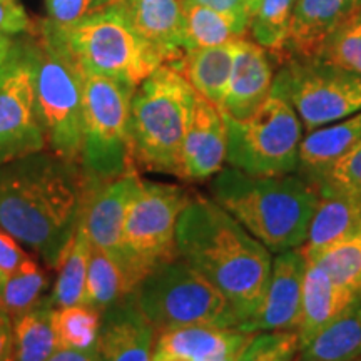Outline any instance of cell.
<instances>
[{
	"mask_svg": "<svg viewBox=\"0 0 361 361\" xmlns=\"http://www.w3.org/2000/svg\"><path fill=\"white\" fill-rule=\"evenodd\" d=\"M340 286L361 298V229L329 246L314 259Z\"/></svg>",
	"mask_w": 361,
	"mask_h": 361,
	"instance_id": "836d02e7",
	"label": "cell"
},
{
	"mask_svg": "<svg viewBox=\"0 0 361 361\" xmlns=\"http://www.w3.org/2000/svg\"><path fill=\"white\" fill-rule=\"evenodd\" d=\"M238 358H226V360H211V361H236Z\"/></svg>",
	"mask_w": 361,
	"mask_h": 361,
	"instance_id": "bcb514c9",
	"label": "cell"
},
{
	"mask_svg": "<svg viewBox=\"0 0 361 361\" xmlns=\"http://www.w3.org/2000/svg\"><path fill=\"white\" fill-rule=\"evenodd\" d=\"M238 42L188 51L178 64H174L200 96L218 107L223 104L231 78Z\"/></svg>",
	"mask_w": 361,
	"mask_h": 361,
	"instance_id": "cb8c5ba5",
	"label": "cell"
},
{
	"mask_svg": "<svg viewBox=\"0 0 361 361\" xmlns=\"http://www.w3.org/2000/svg\"><path fill=\"white\" fill-rule=\"evenodd\" d=\"M133 94V85L84 71L80 168L92 183L135 169L129 139Z\"/></svg>",
	"mask_w": 361,
	"mask_h": 361,
	"instance_id": "9c48e42d",
	"label": "cell"
},
{
	"mask_svg": "<svg viewBox=\"0 0 361 361\" xmlns=\"http://www.w3.org/2000/svg\"><path fill=\"white\" fill-rule=\"evenodd\" d=\"M47 361H99L96 350H71L57 348Z\"/></svg>",
	"mask_w": 361,
	"mask_h": 361,
	"instance_id": "b9f144b4",
	"label": "cell"
},
{
	"mask_svg": "<svg viewBox=\"0 0 361 361\" xmlns=\"http://www.w3.org/2000/svg\"><path fill=\"white\" fill-rule=\"evenodd\" d=\"M211 197L271 255L305 245L319 194L303 176H252L226 166L211 179Z\"/></svg>",
	"mask_w": 361,
	"mask_h": 361,
	"instance_id": "3957f363",
	"label": "cell"
},
{
	"mask_svg": "<svg viewBox=\"0 0 361 361\" xmlns=\"http://www.w3.org/2000/svg\"><path fill=\"white\" fill-rule=\"evenodd\" d=\"M139 184L141 178L135 169L106 183H94L80 216V224L90 245L109 252L117 261L121 258L126 214Z\"/></svg>",
	"mask_w": 361,
	"mask_h": 361,
	"instance_id": "9a60e30c",
	"label": "cell"
},
{
	"mask_svg": "<svg viewBox=\"0 0 361 361\" xmlns=\"http://www.w3.org/2000/svg\"><path fill=\"white\" fill-rule=\"evenodd\" d=\"M361 356V298L310 340L296 361H351Z\"/></svg>",
	"mask_w": 361,
	"mask_h": 361,
	"instance_id": "d4e9b609",
	"label": "cell"
},
{
	"mask_svg": "<svg viewBox=\"0 0 361 361\" xmlns=\"http://www.w3.org/2000/svg\"><path fill=\"white\" fill-rule=\"evenodd\" d=\"M90 241L82 224L72 234L64 252L56 266L57 278L54 283L52 295L49 296L54 308H64L84 303L85 279H87Z\"/></svg>",
	"mask_w": 361,
	"mask_h": 361,
	"instance_id": "f1b7e54d",
	"label": "cell"
},
{
	"mask_svg": "<svg viewBox=\"0 0 361 361\" xmlns=\"http://www.w3.org/2000/svg\"><path fill=\"white\" fill-rule=\"evenodd\" d=\"M296 0H261L252 13L250 32L252 40L269 56L283 62Z\"/></svg>",
	"mask_w": 361,
	"mask_h": 361,
	"instance_id": "4dcf8cb0",
	"label": "cell"
},
{
	"mask_svg": "<svg viewBox=\"0 0 361 361\" xmlns=\"http://www.w3.org/2000/svg\"><path fill=\"white\" fill-rule=\"evenodd\" d=\"M191 197L183 186L141 179L126 214L119 258L134 290L149 271L178 258L176 226Z\"/></svg>",
	"mask_w": 361,
	"mask_h": 361,
	"instance_id": "30bf717a",
	"label": "cell"
},
{
	"mask_svg": "<svg viewBox=\"0 0 361 361\" xmlns=\"http://www.w3.org/2000/svg\"><path fill=\"white\" fill-rule=\"evenodd\" d=\"M250 24L214 8L184 0V49L218 47L246 39Z\"/></svg>",
	"mask_w": 361,
	"mask_h": 361,
	"instance_id": "4316f807",
	"label": "cell"
},
{
	"mask_svg": "<svg viewBox=\"0 0 361 361\" xmlns=\"http://www.w3.org/2000/svg\"><path fill=\"white\" fill-rule=\"evenodd\" d=\"M13 40L11 37H0V64L6 61L8 51H11Z\"/></svg>",
	"mask_w": 361,
	"mask_h": 361,
	"instance_id": "7bdbcfd3",
	"label": "cell"
},
{
	"mask_svg": "<svg viewBox=\"0 0 361 361\" xmlns=\"http://www.w3.org/2000/svg\"><path fill=\"white\" fill-rule=\"evenodd\" d=\"M306 268L308 259L300 247L274 255L263 300L239 329L251 335L295 331L300 322Z\"/></svg>",
	"mask_w": 361,
	"mask_h": 361,
	"instance_id": "4fadbf2b",
	"label": "cell"
},
{
	"mask_svg": "<svg viewBox=\"0 0 361 361\" xmlns=\"http://www.w3.org/2000/svg\"><path fill=\"white\" fill-rule=\"evenodd\" d=\"M308 180L319 196H338L361 202V142L326 171Z\"/></svg>",
	"mask_w": 361,
	"mask_h": 361,
	"instance_id": "e575fe53",
	"label": "cell"
},
{
	"mask_svg": "<svg viewBox=\"0 0 361 361\" xmlns=\"http://www.w3.org/2000/svg\"><path fill=\"white\" fill-rule=\"evenodd\" d=\"M361 229V202L338 196H319L308 238L300 247L305 258L314 261L329 246Z\"/></svg>",
	"mask_w": 361,
	"mask_h": 361,
	"instance_id": "603a6c76",
	"label": "cell"
},
{
	"mask_svg": "<svg viewBox=\"0 0 361 361\" xmlns=\"http://www.w3.org/2000/svg\"><path fill=\"white\" fill-rule=\"evenodd\" d=\"M59 30L85 72L117 79L134 89L162 66L117 4L94 8L75 24Z\"/></svg>",
	"mask_w": 361,
	"mask_h": 361,
	"instance_id": "ba28073f",
	"label": "cell"
},
{
	"mask_svg": "<svg viewBox=\"0 0 361 361\" xmlns=\"http://www.w3.org/2000/svg\"><path fill=\"white\" fill-rule=\"evenodd\" d=\"M139 308L156 331L180 326L239 328L231 303L186 261H166L134 290Z\"/></svg>",
	"mask_w": 361,
	"mask_h": 361,
	"instance_id": "8992f818",
	"label": "cell"
},
{
	"mask_svg": "<svg viewBox=\"0 0 361 361\" xmlns=\"http://www.w3.org/2000/svg\"><path fill=\"white\" fill-rule=\"evenodd\" d=\"M300 341L296 331L255 333L236 361H296Z\"/></svg>",
	"mask_w": 361,
	"mask_h": 361,
	"instance_id": "d590c367",
	"label": "cell"
},
{
	"mask_svg": "<svg viewBox=\"0 0 361 361\" xmlns=\"http://www.w3.org/2000/svg\"><path fill=\"white\" fill-rule=\"evenodd\" d=\"M228 126L218 106L196 92L191 123L179 157L178 178L200 183L226 168Z\"/></svg>",
	"mask_w": 361,
	"mask_h": 361,
	"instance_id": "5bb4252c",
	"label": "cell"
},
{
	"mask_svg": "<svg viewBox=\"0 0 361 361\" xmlns=\"http://www.w3.org/2000/svg\"><path fill=\"white\" fill-rule=\"evenodd\" d=\"M29 258L19 246V241L0 228V281L13 273Z\"/></svg>",
	"mask_w": 361,
	"mask_h": 361,
	"instance_id": "f35d334b",
	"label": "cell"
},
{
	"mask_svg": "<svg viewBox=\"0 0 361 361\" xmlns=\"http://www.w3.org/2000/svg\"><path fill=\"white\" fill-rule=\"evenodd\" d=\"M251 333L239 328L180 326L157 331L152 361H211L238 358Z\"/></svg>",
	"mask_w": 361,
	"mask_h": 361,
	"instance_id": "d6986e66",
	"label": "cell"
},
{
	"mask_svg": "<svg viewBox=\"0 0 361 361\" xmlns=\"http://www.w3.org/2000/svg\"><path fill=\"white\" fill-rule=\"evenodd\" d=\"M358 296L343 288L314 261H308L303 296H301L300 322L296 326L300 350L318 335L324 326L350 308Z\"/></svg>",
	"mask_w": 361,
	"mask_h": 361,
	"instance_id": "44dd1931",
	"label": "cell"
},
{
	"mask_svg": "<svg viewBox=\"0 0 361 361\" xmlns=\"http://www.w3.org/2000/svg\"><path fill=\"white\" fill-rule=\"evenodd\" d=\"M169 361H186V360H169Z\"/></svg>",
	"mask_w": 361,
	"mask_h": 361,
	"instance_id": "7dc6e473",
	"label": "cell"
},
{
	"mask_svg": "<svg viewBox=\"0 0 361 361\" xmlns=\"http://www.w3.org/2000/svg\"><path fill=\"white\" fill-rule=\"evenodd\" d=\"M306 133L361 111V75L318 59L293 57L274 78Z\"/></svg>",
	"mask_w": 361,
	"mask_h": 361,
	"instance_id": "8fae6325",
	"label": "cell"
},
{
	"mask_svg": "<svg viewBox=\"0 0 361 361\" xmlns=\"http://www.w3.org/2000/svg\"><path fill=\"white\" fill-rule=\"evenodd\" d=\"M92 180L80 164L39 151L0 164V228L56 266L78 229Z\"/></svg>",
	"mask_w": 361,
	"mask_h": 361,
	"instance_id": "6da1fadb",
	"label": "cell"
},
{
	"mask_svg": "<svg viewBox=\"0 0 361 361\" xmlns=\"http://www.w3.org/2000/svg\"><path fill=\"white\" fill-rule=\"evenodd\" d=\"M274 78L269 54L256 42L239 40L221 112L236 121L250 117L268 99Z\"/></svg>",
	"mask_w": 361,
	"mask_h": 361,
	"instance_id": "ac0fdd59",
	"label": "cell"
},
{
	"mask_svg": "<svg viewBox=\"0 0 361 361\" xmlns=\"http://www.w3.org/2000/svg\"><path fill=\"white\" fill-rule=\"evenodd\" d=\"M34 72L35 111L49 151L80 164L84 69L51 20L27 34Z\"/></svg>",
	"mask_w": 361,
	"mask_h": 361,
	"instance_id": "277c9868",
	"label": "cell"
},
{
	"mask_svg": "<svg viewBox=\"0 0 361 361\" xmlns=\"http://www.w3.org/2000/svg\"><path fill=\"white\" fill-rule=\"evenodd\" d=\"M47 283V274L37 261L27 258L0 283V310L16 319L44 300Z\"/></svg>",
	"mask_w": 361,
	"mask_h": 361,
	"instance_id": "f546056e",
	"label": "cell"
},
{
	"mask_svg": "<svg viewBox=\"0 0 361 361\" xmlns=\"http://www.w3.org/2000/svg\"><path fill=\"white\" fill-rule=\"evenodd\" d=\"M45 147L35 111L32 59L24 39L12 44L0 66V164Z\"/></svg>",
	"mask_w": 361,
	"mask_h": 361,
	"instance_id": "7c38bea8",
	"label": "cell"
},
{
	"mask_svg": "<svg viewBox=\"0 0 361 361\" xmlns=\"http://www.w3.org/2000/svg\"><path fill=\"white\" fill-rule=\"evenodd\" d=\"M176 250L223 293L239 326L258 310L273 255L213 197L192 192L176 226Z\"/></svg>",
	"mask_w": 361,
	"mask_h": 361,
	"instance_id": "7a4b0ae2",
	"label": "cell"
},
{
	"mask_svg": "<svg viewBox=\"0 0 361 361\" xmlns=\"http://www.w3.org/2000/svg\"><path fill=\"white\" fill-rule=\"evenodd\" d=\"M112 2H116V0H94V8L109 6V4H112Z\"/></svg>",
	"mask_w": 361,
	"mask_h": 361,
	"instance_id": "f6af8a7d",
	"label": "cell"
},
{
	"mask_svg": "<svg viewBox=\"0 0 361 361\" xmlns=\"http://www.w3.org/2000/svg\"><path fill=\"white\" fill-rule=\"evenodd\" d=\"M0 361H13L12 319L0 310Z\"/></svg>",
	"mask_w": 361,
	"mask_h": 361,
	"instance_id": "60d3db41",
	"label": "cell"
},
{
	"mask_svg": "<svg viewBox=\"0 0 361 361\" xmlns=\"http://www.w3.org/2000/svg\"><path fill=\"white\" fill-rule=\"evenodd\" d=\"M246 4H247V8H250V12H251V17H252V13L256 12V8H258V6L261 4V0H246Z\"/></svg>",
	"mask_w": 361,
	"mask_h": 361,
	"instance_id": "ee69618b",
	"label": "cell"
},
{
	"mask_svg": "<svg viewBox=\"0 0 361 361\" xmlns=\"http://www.w3.org/2000/svg\"><path fill=\"white\" fill-rule=\"evenodd\" d=\"M34 22L16 0H0V37L32 32Z\"/></svg>",
	"mask_w": 361,
	"mask_h": 361,
	"instance_id": "74e56055",
	"label": "cell"
},
{
	"mask_svg": "<svg viewBox=\"0 0 361 361\" xmlns=\"http://www.w3.org/2000/svg\"><path fill=\"white\" fill-rule=\"evenodd\" d=\"M52 313L51 298L45 296L32 310L12 319L13 361H47L59 348Z\"/></svg>",
	"mask_w": 361,
	"mask_h": 361,
	"instance_id": "484cf974",
	"label": "cell"
},
{
	"mask_svg": "<svg viewBox=\"0 0 361 361\" xmlns=\"http://www.w3.org/2000/svg\"><path fill=\"white\" fill-rule=\"evenodd\" d=\"M54 329L59 348L96 350L101 313L89 305L54 308Z\"/></svg>",
	"mask_w": 361,
	"mask_h": 361,
	"instance_id": "1f68e13d",
	"label": "cell"
},
{
	"mask_svg": "<svg viewBox=\"0 0 361 361\" xmlns=\"http://www.w3.org/2000/svg\"><path fill=\"white\" fill-rule=\"evenodd\" d=\"M126 20L162 64H178L184 49V0H116Z\"/></svg>",
	"mask_w": 361,
	"mask_h": 361,
	"instance_id": "e0dca14e",
	"label": "cell"
},
{
	"mask_svg": "<svg viewBox=\"0 0 361 361\" xmlns=\"http://www.w3.org/2000/svg\"><path fill=\"white\" fill-rule=\"evenodd\" d=\"M49 20L59 27H69L94 11V0H45Z\"/></svg>",
	"mask_w": 361,
	"mask_h": 361,
	"instance_id": "8d00e7d4",
	"label": "cell"
},
{
	"mask_svg": "<svg viewBox=\"0 0 361 361\" xmlns=\"http://www.w3.org/2000/svg\"><path fill=\"white\" fill-rule=\"evenodd\" d=\"M189 2L214 8V11L226 13V16H231L234 19L251 24V12L247 8L246 0H189Z\"/></svg>",
	"mask_w": 361,
	"mask_h": 361,
	"instance_id": "ab89813d",
	"label": "cell"
},
{
	"mask_svg": "<svg viewBox=\"0 0 361 361\" xmlns=\"http://www.w3.org/2000/svg\"><path fill=\"white\" fill-rule=\"evenodd\" d=\"M358 8L361 0H296L283 62L314 57L324 39Z\"/></svg>",
	"mask_w": 361,
	"mask_h": 361,
	"instance_id": "ffe728a7",
	"label": "cell"
},
{
	"mask_svg": "<svg viewBox=\"0 0 361 361\" xmlns=\"http://www.w3.org/2000/svg\"><path fill=\"white\" fill-rule=\"evenodd\" d=\"M156 328L130 293L101 313L96 343L99 361H152Z\"/></svg>",
	"mask_w": 361,
	"mask_h": 361,
	"instance_id": "2e32d148",
	"label": "cell"
},
{
	"mask_svg": "<svg viewBox=\"0 0 361 361\" xmlns=\"http://www.w3.org/2000/svg\"><path fill=\"white\" fill-rule=\"evenodd\" d=\"M0 283H2V281H0Z\"/></svg>",
	"mask_w": 361,
	"mask_h": 361,
	"instance_id": "f907efd6",
	"label": "cell"
},
{
	"mask_svg": "<svg viewBox=\"0 0 361 361\" xmlns=\"http://www.w3.org/2000/svg\"><path fill=\"white\" fill-rule=\"evenodd\" d=\"M130 293H134V288L119 261L101 247L90 245L84 305L102 313Z\"/></svg>",
	"mask_w": 361,
	"mask_h": 361,
	"instance_id": "83f0119b",
	"label": "cell"
},
{
	"mask_svg": "<svg viewBox=\"0 0 361 361\" xmlns=\"http://www.w3.org/2000/svg\"><path fill=\"white\" fill-rule=\"evenodd\" d=\"M361 142V111L338 123L323 126L303 135L298 174L310 179L322 174Z\"/></svg>",
	"mask_w": 361,
	"mask_h": 361,
	"instance_id": "7402d4cb",
	"label": "cell"
},
{
	"mask_svg": "<svg viewBox=\"0 0 361 361\" xmlns=\"http://www.w3.org/2000/svg\"><path fill=\"white\" fill-rule=\"evenodd\" d=\"M0 66H2V64H0Z\"/></svg>",
	"mask_w": 361,
	"mask_h": 361,
	"instance_id": "681fc988",
	"label": "cell"
},
{
	"mask_svg": "<svg viewBox=\"0 0 361 361\" xmlns=\"http://www.w3.org/2000/svg\"><path fill=\"white\" fill-rule=\"evenodd\" d=\"M196 90L178 66L162 64L134 89L129 139L135 168L178 178Z\"/></svg>",
	"mask_w": 361,
	"mask_h": 361,
	"instance_id": "5b68a950",
	"label": "cell"
},
{
	"mask_svg": "<svg viewBox=\"0 0 361 361\" xmlns=\"http://www.w3.org/2000/svg\"><path fill=\"white\" fill-rule=\"evenodd\" d=\"M311 59L361 75V8L341 22Z\"/></svg>",
	"mask_w": 361,
	"mask_h": 361,
	"instance_id": "d6a6232c",
	"label": "cell"
},
{
	"mask_svg": "<svg viewBox=\"0 0 361 361\" xmlns=\"http://www.w3.org/2000/svg\"><path fill=\"white\" fill-rule=\"evenodd\" d=\"M224 119L229 168L252 176L298 173L303 124L281 90L273 85L268 99L246 119Z\"/></svg>",
	"mask_w": 361,
	"mask_h": 361,
	"instance_id": "52a82bcc",
	"label": "cell"
},
{
	"mask_svg": "<svg viewBox=\"0 0 361 361\" xmlns=\"http://www.w3.org/2000/svg\"><path fill=\"white\" fill-rule=\"evenodd\" d=\"M351 361H361V356H360V358H356V360H351Z\"/></svg>",
	"mask_w": 361,
	"mask_h": 361,
	"instance_id": "c3c4849f",
	"label": "cell"
}]
</instances>
